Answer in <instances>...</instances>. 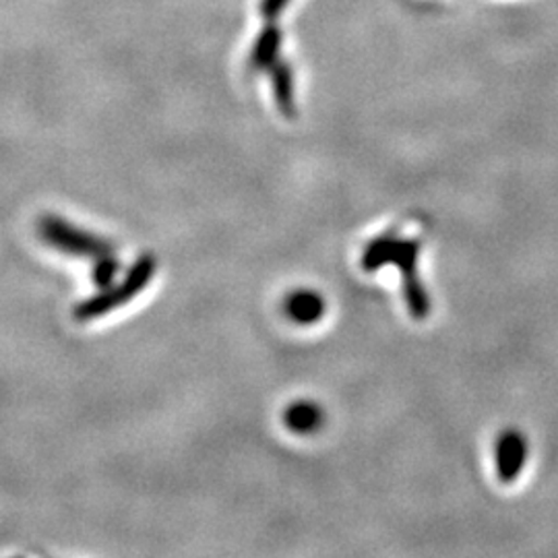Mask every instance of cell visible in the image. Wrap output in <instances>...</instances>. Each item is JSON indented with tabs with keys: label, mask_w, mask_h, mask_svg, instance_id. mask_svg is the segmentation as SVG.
<instances>
[{
	"label": "cell",
	"mask_w": 558,
	"mask_h": 558,
	"mask_svg": "<svg viewBox=\"0 0 558 558\" xmlns=\"http://www.w3.org/2000/svg\"><path fill=\"white\" fill-rule=\"evenodd\" d=\"M154 274H156V259L151 255H143L133 263V267L126 271V276L119 286L112 283L100 290L96 296L77 304L73 311V317L85 323V320L100 319L104 315L117 311L129 300L135 299L141 290H145L154 278Z\"/></svg>",
	"instance_id": "2"
},
{
	"label": "cell",
	"mask_w": 558,
	"mask_h": 558,
	"mask_svg": "<svg viewBox=\"0 0 558 558\" xmlns=\"http://www.w3.org/2000/svg\"><path fill=\"white\" fill-rule=\"evenodd\" d=\"M96 265H94V283L104 290V288H108V286H112L114 283V278H117V274H119V260L114 255H106V257H100V259L94 260Z\"/></svg>",
	"instance_id": "7"
},
{
	"label": "cell",
	"mask_w": 558,
	"mask_h": 558,
	"mask_svg": "<svg viewBox=\"0 0 558 558\" xmlns=\"http://www.w3.org/2000/svg\"><path fill=\"white\" fill-rule=\"evenodd\" d=\"M527 439L518 430H507L497 442V472L502 482L518 480L527 461Z\"/></svg>",
	"instance_id": "4"
},
{
	"label": "cell",
	"mask_w": 558,
	"mask_h": 558,
	"mask_svg": "<svg viewBox=\"0 0 558 558\" xmlns=\"http://www.w3.org/2000/svg\"><path fill=\"white\" fill-rule=\"evenodd\" d=\"M286 426L296 435L317 433L323 424V412L315 401H296L283 414Z\"/></svg>",
	"instance_id": "6"
},
{
	"label": "cell",
	"mask_w": 558,
	"mask_h": 558,
	"mask_svg": "<svg viewBox=\"0 0 558 558\" xmlns=\"http://www.w3.org/2000/svg\"><path fill=\"white\" fill-rule=\"evenodd\" d=\"M286 315L299 325H313L325 315V300L313 290H299L286 299Z\"/></svg>",
	"instance_id": "5"
},
{
	"label": "cell",
	"mask_w": 558,
	"mask_h": 558,
	"mask_svg": "<svg viewBox=\"0 0 558 558\" xmlns=\"http://www.w3.org/2000/svg\"><path fill=\"white\" fill-rule=\"evenodd\" d=\"M40 239L57 248L60 253L75 255V257H87V259H100L106 255H114V244L108 240L100 239L92 232H85L75 228L66 220H60L57 216H46L38 223Z\"/></svg>",
	"instance_id": "3"
},
{
	"label": "cell",
	"mask_w": 558,
	"mask_h": 558,
	"mask_svg": "<svg viewBox=\"0 0 558 558\" xmlns=\"http://www.w3.org/2000/svg\"><path fill=\"white\" fill-rule=\"evenodd\" d=\"M420 242L399 239L389 232L379 239L371 240L362 253V269L377 271L385 265H396L403 278V296L414 319H426L430 313V296L418 278Z\"/></svg>",
	"instance_id": "1"
}]
</instances>
